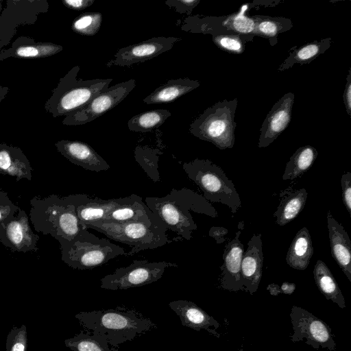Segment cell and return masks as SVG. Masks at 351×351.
<instances>
[{"label": "cell", "instance_id": "obj_1", "mask_svg": "<svg viewBox=\"0 0 351 351\" xmlns=\"http://www.w3.org/2000/svg\"><path fill=\"white\" fill-rule=\"evenodd\" d=\"M145 204L165 224L168 230L189 241L197 229L191 211L217 217L215 208L202 195L183 187L173 189L165 196L147 197Z\"/></svg>", "mask_w": 351, "mask_h": 351}, {"label": "cell", "instance_id": "obj_2", "mask_svg": "<svg viewBox=\"0 0 351 351\" xmlns=\"http://www.w3.org/2000/svg\"><path fill=\"white\" fill-rule=\"evenodd\" d=\"M80 194L61 197L52 194L30 200V221L38 232L49 234L56 240H71L83 230L76 212Z\"/></svg>", "mask_w": 351, "mask_h": 351}, {"label": "cell", "instance_id": "obj_3", "mask_svg": "<svg viewBox=\"0 0 351 351\" xmlns=\"http://www.w3.org/2000/svg\"><path fill=\"white\" fill-rule=\"evenodd\" d=\"M75 318L84 328L104 334L113 347L156 328L154 322L135 310L123 307L82 311L75 315Z\"/></svg>", "mask_w": 351, "mask_h": 351}, {"label": "cell", "instance_id": "obj_4", "mask_svg": "<svg viewBox=\"0 0 351 351\" xmlns=\"http://www.w3.org/2000/svg\"><path fill=\"white\" fill-rule=\"evenodd\" d=\"M80 66H74L62 78L45 104L53 117H66L84 106L98 93L109 87L112 78L77 79Z\"/></svg>", "mask_w": 351, "mask_h": 351}, {"label": "cell", "instance_id": "obj_5", "mask_svg": "<svg viewBox=\"0 0 351 351\" xmlns=\"http://www.w3.org/2000/svg\"><path fill=\"white\" fill-rule=\"evenodd\" d=\"M86 227L101 232L110 239L129 245L131 250L126 253L125 256H128L145 250L162 247L180 239H170L167 234L168 229L162 221H129L120 223L96 221L86 224Z\"/></svg>", "mask_w": 351, "mask_h": 351}, {"label": "cell", "instance_id": "obj_6", "mask_svg": "<svg viewBox=\"0 0 351 351\" xmlns=\"http://www.w3.org/2000/svg\"><path fill=\"white\" fill-rule=\"evenodd\" d=\"M62 261L69 267L90 269L100 267L110 260L126 254L125 249L108 239L99 238L88 229L71 240L58 239Z\"/></svg>", "mask_w": 351, "mask_h": 351}, {"label": "cell", "instance_id": "obj_7", "mask_svg": "<svg viewBox=\"0 0 351 351\" xmlns=\"http://www.w3.org/2000/svg\"><path fill=\"white\" fill-rule=\"evenodd\" d=\"M188 178L203 193L208 202L221 203L227 206L232 213L241 207V200L234 183L223 169L207 159L196 158L182 164Z\"/></svg>", "mask_w": 351, "mask_h": 351}, {"label": "cell", "instance_id": "obj_8", "mask_svg": "<svg viewBox=\"0 0 351 351\" xmlns=\"http://www.w3.org/2000/svg\"><path fill=\"white\" fill-rule=\"evenodd\" d=\"M237 106V98L215 104L191 123L190 132L220 149L232 148L235 142Z\"/></svg>", "mask_w": 351, "mask_h": 351}, {"label": "cell", "instance_id": "obj_9", "mask_svg": "<svg viewBox=\"0 0 351 351\" xmlns=\"http://www.w3.org/2000/svg\"><path fill=\"white\" fill-rule=\"evenodd\" d=\"M178 267L176 263L165 261L134 260L130 265L119 267L103 277L100 287L112 291L142 287L158 280L167 268Z\"/></svg>", "mask_w": 351, "mask_h": 351}, {"label": "cell", "instance_id": "obj_10", "mask_svg": "<svg viewBox=\"0 0 351 351\" xmlns=\"http://www.w3.org/2000/svg\"><path fill=\"white\" fill-rule=\"evenodd\" d=\"M290 319L293 331L290 336L291 341H302L315 349L336 351L332 330L323 320L296 306L291 308Z\"/></svg>", "mask_w": 351, "mask_h": 351}, {"label": "cell", "instance_id": "obj_11", "mask_svg": "<svg viewBox=\"0 0 351 351\" xmlns=\"http://www.w3.org/2000/svg\"><path fill=\"white\" fill-rule=\"evenodd\" d=\"M135 86L136 80L130 79L107 88L93 97L82 108L64 117L62 124L80 125L94 121L117 106Z\"/></svg>", "mask_w": 351, "mask_h": 351}, {"label": "cell", "instance_id": "obj_12", "mask_svg": "<svg viewBox=\"0 0 351 351\" xmlns=\"http://www.w3.org/2000/svg\"><path fill=\"white\" fill-rule=\"evenodd\" d=\"M38 240L39 236L29 226V217L19 207L15 215L0 229V242L14 252H36Z\"/></svg>", "mask_w": 351, "mask_h": 351}, {"label": "cell", "instance_id": "obj_13", "mask_svg": "<svg viewBox=\"0 0 351 351\" xmlns=\"http://www.w3.org/2000/svg\"><path fill=\"white\" fill-rule=\"evenodd\" d=\"M181 40L177 37H154L147 40L119 49L108 65L130 66L149 60L171 50Z\"/></svg>", "mask_w": 351, "mask_h": 351}, {"label": "cell", "instance_id": "obj_14", "mask_svg": "<svg viewBox=\"0 0 351 351\" xmlns=\"http://www.w3.org/2000/svg\"><path fill=\"white\" fill-rule=\"evenodd\" d=\"M294 95H284L267 114L260 129L258 147L264 148L271 144L289 126L291 119Z\"/></svg>", "mask_w": 351, "mask_h": 351}, {"label": "cell", "instance_id": "obj_15", "mask_svg": "<svg viewBox=\"0 0 351 351\" xmlns=\"http://www.w3.org/2000/svg\"><path fill=\"white\" fill-rule=\"evenodd\" d=\"M264 262L261 234H254L247 243L241 264L243 291L254 294L258 289Z\"/></svg>", "mask_w": 351, "mask_h": 351}, {"label": "cell", "instance_id": "obj_16", "mask_svg": "<svg viewBox=\"0 0 351 351\" xmlns=\"http://www.w3.org/2000/svg\"><path fill=\"white\" fill-rule=\"evenodd\" d=\"M241 231L229 241L223 250V263L220 267V287L230 291H243L241 276V264L244 252L243 244L240 241Z\"/></svg>", "mask_w": 351, "mask_h": 351}, {"label": "cell", "instance_id": "obj_17", "mask_svg": "<svg viewBox=\"0 0 351 351\" xmlns=\"http://www.w3.org/2000/svg\"><path fill=\"white\" fill-rule=\"evenodd\" d=\"M57 150L71 162L85 169L100 172L110 169L108 162L88 144L79 141L61 140Z\"/></svg>", "mask_w": 351, "mask_h": 351}, {"label": "cell", "instance_id": "obj_18", "mask_svg": "<svg viewBox=\"0 0 351 351\" xmlns=\"http://www.w3.org/2000/svg\"><path fill=\"white\" fill-rule=\"evenodd\" d=\"M169 306L180 317L182 324L197 331L204 330L210 335L219 338L220 324L196 304L188 300H174Z\"/></svg>", "mask_w": 351, "mask_h": 351}, {"label": "cell", "instance_id": "obj_19", "mask_svg": "<svg viewBox=\"0 0 351 351\" xmlns=\"http://www.w3.org/2000/svg\"><path fill=\"white\" fill-rule=\"evenodd\" d=\"M326 218L331 255L348 280L351 282L350 237L343 226L333 217L330 210L327 212Z\"/></svg>", "mask_w": 351, "mask_h": 351}, {"label": "cell", "instance_id": "obj_20", "mask_svg": "<svg viewBox=\"0 0 351 351\" xmlns=\"http://www.w3.org/2000/svg\"><path fill=\"white\" fill-rule=\"evenodd\" d=\"M99 221L120 223L129 221L156 223L162 221L149 210L141 197L132 194L125 202L113 209Z\"/></svg>", "mask_w": 351, "mask_h": 351}, {"label": "cell", "instance_id": "obj_21", "mask_svg": "<svg viewBox=\"0 0 351 351\" xmlns=\"http://www.w3.org/2000/svg\"><path fill=\"white\" fill-rule=\"evenodd\" d=\"M63 49L62 46L52 43H36L32 38L21 36L10 48L0 51V60L8 58H43L52 56Z\"/></svg>", "mask_w": 351, "mask_h": 351}, {"label": "cell", "instance_id": "obj_22", "mask_svg": "<svg viewBox=\"0 0 351 351\" xmlns=\"http://www.w3.org/2000/svg\"><path fill=\"white\" fill-rule=\"evenodd\" d=\"M128 199V196L102 199L80 194L76 208L77 215L82 224L86 226L88 223L101 221L107 214Z\"/></svg>", "mask_w": 351, "mask_h": 351}, {"label": "cell", "instance_id": "obj_23", "mask_svg": "<svg viewBox=\"0 0 351 351\" xmlns=\"http://www.w3.org/2000/svg\"><path fill=\"white\" fill-rule=\"evenodd\" d=\"M33 169L21 148L0 143V173L16 178V181L32 178Z\"/></svg>", "mask_w": 351, "mask_h": 351}, {"label": "cell", "instance_id": "obj_24", "mask_svg": "<svg viewBox=\"0 0 351 351\" xmlns=\"http://www.w3.org/2000/svg\"><path fill=\"white\" fill-rule=\"evenodd\" d=\"M308 197L305 189L285 190L280 194V203L274 213L276 223L285 226L296 218L304 209Z\"/></svg>", "mask_w": 351, "mask_h": 351}, {"label": "cell", "instance_id": "obj_25", "mask_svg": "<svg viewBox=\"0 0 351 351\" xmlns=\"http://www.w3.org/2000/svg\"><path fill=\"white\" fill-rule=\"evenodd\" d=\"M199 85V81L187 77L171 80L145 97L143 102L147 104L169 103L197 88Z\"/></svg>", "mask_w": 351, "mask_h": 351}, {"label": "cell", "instance_id": "obj_26", "mask_svg": "<svg viewBox=\"0 0 351 351\" xmlns=\"http://www.w3.org/2000/svg\"><path fill=\"white\" fill-rule=\"evenodd\" d=\"M313 254V246L306 227L301 228L293 238L288 250L286 262L291 267L304 270Z\"/></svg>", "mask_w": 351, "mask_h": 351}, {"label": "cell", "instance_id": "obj_27", "mask_svg": "<svg viewBox=\"0 0 351 351\" xmlns=\"http://www.w3.org/2000/svg\"><path fill=\"white\" fill-rule=\"evenodd\" d=\"M313 277L318 289L327 300H331L341 308L346 307L344 297L335 277L326 263L321 260H318L314 266Z\"/></svg>", "mask_w": 351, "mask_h": 351}, {"label": "cell", "instance_id": "obj_28", "mask_svg": "<svg viewBox=\"0 0 351 351\" xmlns=\"http://www.w3.org/2000/svg\"><path fill=\"white\" fill-rule=\"evenodd\" d=\"M332 40L326 38L305 44L292 51L278 69L283 71L292 67L295 64H308L317 57L324 53L330 46Z\"/></svg>", "mask_w": 351, "mask_h": 351}, {"label": "cell", "instance_id": "obj_29", "mask_svg": "<svg viewBox=\"0 0 351 351\" xmlns=\"http://www.w3.org/2000/svg\"><path fill=\"white\" fill-rule=\"evenodd\" d=\"M317 156L318 152L314 147L305 145L299 147L287 162L282 180H294L306 173L312 167Z\"/></svg>", "mask_w": 351, "mask_h": 351}, {"label": "cell", "instance_id": "obj_30", "mask_svg": "<svg viewBox=\"0 0 351 351\" xmlns=\"http://www.w3.org/2000/svg\"><path fill=\"white\" fill-rule=\"evenodd\" d=\"M66 347L72 351H112L104 334L82 330L74 337L64 340Z\"/></svg>", "mask_w": 351, "mask_h": 351}, {"label": "cell", "instance_id": "obj_31", "mask_svg": "<svg viewBox=\"0 0 351 351\" xmlns=\"http://www.w3.org/2000/svg\"><path fill=\"white\" fill-rule=\"evenodd\" d=\"M171 116L165 109H156L141 112L132 117L128 122L130 130L136 132H149L158 128Z\"/></svg>", "mask_w": 351, "mask_h": 351}, {"label": "cell", "instance_id": "obj_32", "mask_svg": "<svg viewBox=\"0 0 351 351\" xmlns=\"http://www.w3.org/2000/svg\"><path fill=\"white\" fill-rule=\"evenodd\" d=\"M247 9L248 5H244L239 12L226 17L221 22V27L226 29V33L239 35L247 40H252L255 36V23L252 17L246 14Z\"/></svg>", "mask_w": 351, "mask_h": 351}, {"label": "cell", "instance_id": "obj_33", "mask_svg": "<svg viewBox=\"0 0 351 351\" xmlns=\"http://www.w3.org/2000/svg\"><path fill=\"white\" fill-rule=\"evenodd\" d=\"M255 23L254 35L266 38H276L292 27L291 21L285 17L254 16Z\"/></svg>", "mask_w": 351, "mask_h": 351}, {"label": "cell", "instance_id": "obj_34", "mask_svg": "<svg viewBox=\"0 0 351 351\" xmlns=\"http://www.w3.org/2000/svg\"><path fill=\"white\" fill-rule=\"evenodd\" d=\"M160 154V153L157 149L143 147H137L134 151L136 162L154 182L160 181L158 170Z\"/></svg>", "mask_w": 351, "mask_h": 351}, {"label": "cell", "instance_id": "obj_35", "mask_svg": "<svg viewBox=\"0 0 351 351\" xmlns=\"http://www.w3.org/2000/svg\"><path fill=\"white\" fill-rule=\"evenodd\" d=\"M102 14L99 12H85L76 17L71 24L72 30L82 36H94L99 30Z\"/></svg>", "mask_w": 351, "mask_h": 351}, {"label": "cell", "instance_id": "obj_36", "mask_svg": "<svg viewBox=\"0 0 351 351\" xmlns=\"http://www.w3.org/2000/svg\"><path fill=\"white\" fill-rule=\"evenodd\" d=\"M243 37L225 33L213 34V41L221 49L234 54H241L245 49ZM246 40V39H245Z\"/></svg>", "mask_w": 351, "mask_h": 351}, {"label": "cell", "instance_id": "obj_37", "mask_svg": "<svg viewBox=\"0 0 351 351\" xmlns=\"http://www.w3.org/2000/svg\"><path fill=\"white\" fill-rule=\"evenodd\" d=\"M27 332L25 325L13 327L9 332L5 342V351H27Z\"/></svg>", "mask_w": 351, "mask_h": 351}, {"label": "cell", "instance_id": "obj_38", "mask_svg": "<svg viewBox=\"0 0 351 351\" xmlns=\"http://www.w3.org/2000/svg\"><path fill=\"white\" fill-rule=\"evenodd\" d=\"M18 209L19 206L12 202L8 193L0 187V229L3 223L15 215Z\"/></svg>", "mask_w": 351, "mask_h": 351}, {"label": "cell", "instance_id": "obj_39", "mask_svg": "<svg viewBox=\"0 0 351 351\" xmlns=\"http://www.w3.org/2000/svg\"><path fill=\"white\" fill-rule=\"evenodd\" d=\"M342 199L344 206L351 216V173L346 172L341 178Z\"/></svg>", "mask_w": 351, "mask_h": 351}, {"label": "cell", "instance_id": "obj_40", "mask_svg": "<svg viewBox=\"0 0 351 351\" xmlns=\"http://www.w3.org/2000/svg\"><path fill=\"white\" fill-rule=\"evenodd\" d=\"M199 3V0H167L165 4L169 8H173L175 11L180 13H191Z\"/></svg>", "mask_w": 351, "mask_h": 351}, {"label": "cell", "instance_id": "obj_41", "mask_svg": "<svg viewBox=\"0 0 351 351\" xmlns=\"http://www.w3.org/2000/svg\"><path fill=\"white\" fill-rule=\"evenodd\" d=\"M95 0H62L63 5L69 9L80 11L92 5Z\"/></svg>", "mask_w": 351, "mask_h": 351}, {"label": "cell", "instance_id": "obj_42", "mask_svg": "<svg viewBox=\"0 0 351 351\" xmlns=\"http://www.w3.org/2000/svg\"><path fill=\"white\" fill-rule=\"evenodd\" d=\"M228 232V230L224 227L213 226L208 231V235L215 240L217 244H221L225 242V237Z\"/></svg>", "mask_w": 351, "mask_h": 351}, {"label": "cell", "instance_id": "obj_43", "mask_svg": "<svg viewBox=\"0 0 351 351\" xmlns=\"http://www.w3.org/2000/svg\"><path fill=\"white\" fill-rule=\"evenodd\" d=\"M346 84L344 89L343 99L348 114L351 116V72L350 69L346 78Z\"/></svg>", "mask_w": 351, "mask_h": 351}, {"label": "cell", "instance_id": "obj_44", "mask_svg": "<svg viewBox=\"0 0 351 351\" xmlns=\"http://www.w3.org/2000/svg\"><path fill=\"white\" fill-rule=\"evenodd\" d=\"M296 285L294 283L285 282L280 287V293L285 294H291L295 289Z\"/></svg>", "mask_w": 351, "mask_h": 351}, {"label": "cell", "instance_id": "obj_45", "mask_svg": "<svg viewBox=\"0 0 351 351\" xmlns=\"http://www.w3.org/2000/svg\"><path fill=\"white\" fill-rule=\"evenodd\" d=\"M267 291L270 293V294L274 295H277L280 293V287L276 284H270L267 287Z\"/></svg>", "mask_w": 351, "mask_h": 351}, {"label": "cell", "instance_id": "obj_46", "mask_svg": "<svg viewBox=\"0 0 351 351\" xmlns=\"http://www.w3.org/2000/svg\"><path fill=\"white\" fill-rule=\"evenodd\" d=\"M9 88L7 86H0V103L8 95Z\"/></svg>", "mask_w": 351, "mask_h": 351}, {"label": "cell", "instance_id": "obj_47", "mask_svg": "<svg viewBox=\"0 0 351 351\" xmlns=\"http://www.w3.org/2000/svg\"><path fill=\"white\" fill-rule=\"evenodd\" d=\"M238 351H245L243 348H240Z\"/></svg>", "mask_w": 351, "mask_h": 351}, {"label": "cell", "instance_id": "obj_48", "mask_svg": "<svg viewBox=\"0 0 351 351\" xmlns=\"http://www.w3.org/2000/svg\"><path fill=\"white\" fill-rule=\"evenodd\" d=\"M1 5H0V10H1Z\"/></svg>", "mask_w": 351, "mask_h": 351}]
</instances>
